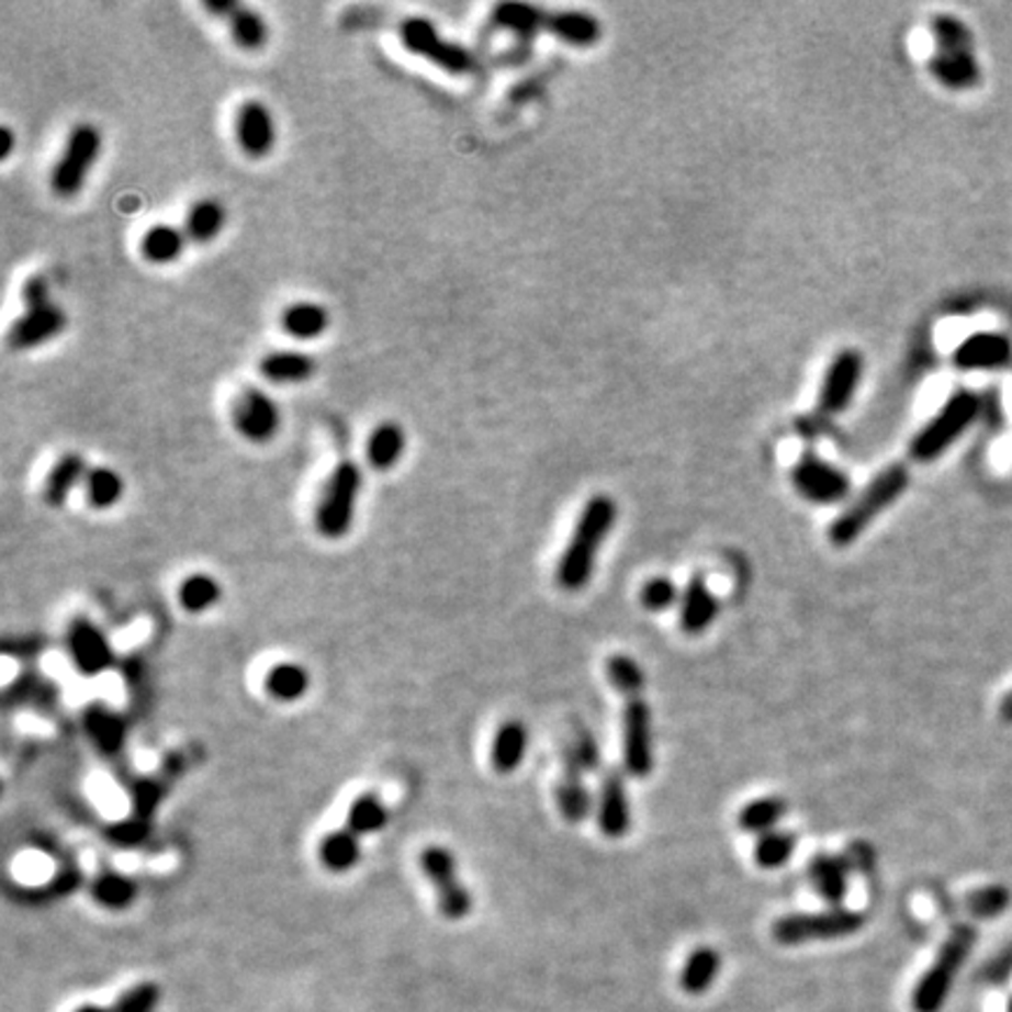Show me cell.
I'll return each instance as SVG.
<instances>
[{
	"label": "cell",
	"mask_w": 1012,
	"mask_h": 1012,
	"mask_svg": "<svg viewBox=\"0 0 1012 1012\" xmlns=\"http://www.w3.org/2000/svg\"><path fill=\"white\" fill-rule=\"evenodd\" d=\"M677 600H683V596H679V588L668 577H654L640 591V603L650 612H666Z\"/></svg>",
	"instance_id": "obj_47"
},
{
	"label": "cell",
	"mask_w": 1012,
	"mask_h": 1012,
	"mask_svg": "<svg viewBox=\"0 0 1012 1012\" xmlns=\"http://www.w3.org/2000/svg\"><path fill=\"white\" fill-rule=\"evenodd\" d=\"M66 324H68L66 312L55 303L24 310L20 317L12 322L8 342L16 352L33 350V347H41L49 340H55L57 336H61Z\"/></svg>",
	"instance_id": "obj_17"
},
{
	"label": "cell",
	"mask_w": 1012,
	"mask_h": 1012,
	"mask_svg": "<svg viewBox=\"0 0 1012 1012\" xmlns=\"http://www.w3.org/2000/svg\"><path fill=\"white\" fill-rule=\"evenodd\" d=\"M258 371L272 385H299V382H307L314 375L317 363L305 352L274 350L260 359Z\"/></svg>",
	"instance_id": "obj_24"
},
{
	"label": "cell",
	"mask_w": 1012,
	"mask_h": 1012,
	"mask_svg": "<svg viewBox=\"0 0 1012 1012\" xmlns=\"http://www.w3.org/2000/svg\"><path fill=\"white\" fill-rule=\"evenodd\" d=\"M982 401L970 390L954 392L910 443V458L919 464H929L945 456L947 448L962 439L966 429L977 420Z\"/></svg>",
	"instance_id": "obj_4"
},
{
	"label": "cell",
	"mask_w": 1012,
	"mask_h": 1012,
	"mask_svg": "<svg viewBox=\"0 0 1012 1012\" xmlns=\"http://www.w3.org/2000/svg\"><path fill=\"white\" fill-rule=\"evenodd\" d=\"M90 891L97 904L106 907V910L120 912L127 910V907L134 904L138 896V884L136 879L122 875L117 869H106L103 867L99 875L92 879Z\"/></svg>",
	"instance_id": "obj_29"
},
{
	"label": "cell",
	"mask_w": 1012,
	"mask_h": 1012,
	"mask_svg": "<svg viewBox=\"0 0 1012 1012\" xmlns=\"http://www.w3.org/2000/svg\"><path fill=\"white\" fill-rule=\"evenodd\" d=\"M233 425L249 443H268L282 425V413L270 394L258 387H247L233 404Z\"/></svg>",
	"instance_id": "obj_15"
},
{
	"label": "cell",
	"mask_w": 1012,
	"mask_h": 1012,
	"mask_svg": "<svg viewBox=\"0 0 1012 1012\" xmlns=\"http://www.w3.org/2000/svg\"><path fill=\"white\" fill-rule=\"evenodd\" d=\"M142 256L153 266H169L173 260H179L185 251V233L173 228V225L167 223H157L150 230L144 233L142 244Z\"/></svg>",
	"instance_id": "obj_32"
},
{
	"label": "cell",
	"mask_w": 1012,
	"mask_h": 1012,
	"mask_svg": "<svg viewBox=\"0 0 1012 1012\" xmlns=\"http://www.w3.org/2000/svg\"><path fill=\"white\" fill-rule=\"evenodd\" d=\"M87 464L80 452H64V456L52 464L49 474L45 479L43 487V499L59 509V506L66 504V499L71 497L78 483H85L87 479Z\"/></svg>",
	"instance_id": "obj_25"
},
{
	"label": "cell",
	"mask_w": 1012,
	"mask_h": 1012,
	"mask_svg": "<svg viewBox=\"0 0 1012 1012\" xmlns=\"http://www.w3.org/2000/svg\"><path fill=\"white\" fill-rule=\"evenodd\" d=\"M420 867L427 881L434 886L439 910L450 921H462L474 910V896L460 881L456 856L443 846H427L420 853Z\"/></svg>",
	"instance_id": "obj_10"
},
{
	"label": "cell",
	"mask_w": 1012,
	"mask_h": 1012,
	"mask_svg": "<svg viewBox=\"0 0 1012 1012\" xmlns=\"http://www.w3.org/2000/svg\"><path fill=\"white\" fill-rule=\"evenodd\" d=\"M153 830V820L130 816L117 823L106 825V840L117 848H138L148 842Z\"/></svg>",
	"instance_id": "obj_46"
},
{
	"label": "cell",
	"mask_w": 1012,
	"mask_h": 1012,
	"mask_svg": "<svg viewBox=\"0 0 1012 1012\" xmlns=\"http://www.w3.org/2000/svg\"><path fill=\"white\" fill-rule=\"evenodd\" d=\"M310 689V673L301 663L282 661L272 666L266 675V691L279 704L301 701Z\"/></svg>",
	"instance_id": "obj_31"
},
{
	"label": "cell",
	"mask_w": 1012,
	"mask_h": 1012,
	"mask_svg": "<svg viewBox=\"0 0 1012 1012\" xmlns=\"http://www.w3.org/2000/svg\"><path fill=\"white\" fill-rule=\"evenodd\" d=\"M204 10H209L212 14H218V16H223L225 22H228V16L237 10V3H230V0H206Z\"/></svg>",
	"instance_id": "obj_52"
},
{
	"label": "cell",
	"mask_w": 1012,
	"mask_h": 1012,
	"mask_svg": "<svg viewBox=\"0 0 1012 1012\" xmlns=\"http://www.w3.org/2000/svg\"><path fill=\"white\" fill-rule=\"evenodd\" d=\"M387 807L375 792L359 795L350 809H347V830H352L357 836H369L382 832L387 828Z\"/></svg>",
	"instance_id": "obj_36"
},
{
	"label": "cell",
	"mask_w": 1012,
	"mask_h": 1012,
	"mask_svg": "<svg viewBox=\"0 0 1012 1012\" xmlns=\"http://www.w3.org/2000/svg\"><path fill=\"white\" fill-rule=\"evenodd\" d=\"M160 1001V987L155 982H142L127 989L122 997L111 1005V1012H153V1008Z\"/></svg>",
	"instance_id": "obj_49"
},
{
	"label": "cell",
	"mask_w": 1012,
	"mask_h": 1012,
	"mask_svg": "<svg viewBox=\"0 0 1012 1012\" xmlns=\"http://www.w3.org/2000/svg\"><path fill=\"white\" fill-rule=\"evenodd\" d=\"M935 55L931 57V74L949 90H970L980 80V64L972 52L968 26L949 14H937L931 22Z\"/></svg>",
	"instance_id": "obj_3"
},
{
	"label": "cell",
	"mask_w": 1012,
	"mask_h": 1012,
	"mask_svg": "<svg viewBox=\"0 0 1012 1012\" xmlns=\"http://www.w3.org/2000/svg\"><path fill=\"white\" fill-rule=\"evenodd\" d=\"M795 491L811 504H840L851 495L846 471L807 450L792 466Z\"/></svg>",
	"instance_id": "obj_11"
},
{
	"label": "cell",
	"mask_w": 1012,
	"mask_h": 1012,
	"mask_svg": "<svg viewBox=\"0 0 1012 1012\" xmlns=\"http://www.w3.org/2000/svg\"><path fill=\"white\" fill-rule=\"evenodd\" d=\"M907 487H910V469L904 464H891L867 483L861 497L853 502L846 511H842L830 526V542L834 547H848L872 526V520L879 518L888 506L898 502Z\"/></svg>",
	"instance_id": "obj_2"
},
{
	"label": "cell",
	"mask_w": 1012,
	"mask_h": 1012,
	"mask_svg": "<svg viewBox=\"0 0 1012 1012\" xmlns=\"http://www.w3.org/2000/svg\"><path fill=\"white\" fill-rule=\"evenodd\" d=\"M233 43L244 52H256L268 43V24L263 16L247 5H237L228 16Z\"/></svg>",
	"instance_id": "obj_40"
},
{
	"label": "cell",
	"mask_w": 1012,
	"mask_h": 1012,
	"mask_svg": "<svg viewBox=\"0 0 1012 1012\" xmlns=\"http://www.w3.org/2000/svg\"><path fill=\"white\" fill-rule=\"evenodd\" d=\"M22 301H24V310H33V307H43L49 303V286H47V279L41 277V274H33L29 277L24 286H22Z\"/></svg>",
	"instance_id": "obj_51"
},
{
	"label": "cell",
	"mask_w": 1012,
	"mask_h": 1012,
	"mask_svg": "<svg viewBox=\"0 0 1012 1012\" xmlns=\"http://www.w3.org/2000/svg\"><path fill=\"white\" fill-rule=\"evenodd\" d=\"M720 954L710 949V947H699V949H694L687 958V964L683 968V975H679V985H683V989L687 993H694V997H699V993L708 991L712 987V982L718 980V972H720Z\"/></svg>",
	"instance_id": "obj_38"
},
{
	"label": "cell",
	"mask_w": 1012,
	"mask_h": 1012,
	"mask_svg": "<svg viewBox=\"0 0 1012 1012\" xmlns=\"http://www.w3.org/2000/svg\"><path fill=\"white\" fill-rule=\"evenodd\" d=\"M493 22L506 31L516 33V36L520 38H532L537 31L547 29V12L532 8V5L504 3L495 8Z\"/></svg>",
	"instance_id": "obj_41"
},
{
	"label": "cell",
	"mask_w": 1012,
	"mask_h": 1012,
	"mask_svg": "<svg viewBox=\"0 0 1012 1012\" xmlns=\"http://www.w3.org/2000/svg\"><path fill=\"white\" fill-rule=\"evenodd\" d=\"M615 520L617 504L612 497L596 495L586 502L567 549L561 555V563L555 567L558 586L565 591H582L588 584L593 570H596L598 553L607 535L612 532Z\"/></svg>",
	"instance_id": "obj_1"
},
{
	"label": "cell",
	"mask_w": 1012,
	"mask_h": 1012,
	"mask_svg": "<svg viewBox=\"0 0 1012 1012\" xmlns=\"http://www.w3.org/2000/svg\"><path fill=\"white\" fill-rule=\"evenodd\" d=\"M82 727H85V734L90 736L92 745L103 757L117 760L122 753H125L127 722L115 710L106 708L103 704L87 706L82 712Z\"/></svg>",
	"instance_id": "obj_20"
},
{
	"label": "cell",
	"mask_w": 1012,
	"mask_h": 1012,
	"mask_svg": "<svg viewBox=\"0 0 1012 1012\" xmlns=\"http://www.w3.org/2000/svg\"><path fill=\"white\" fill-rule=\"evenodd\" d=\"M528 743H530V736H528L526 724L518 720L504 722L497 729L495 741H493V753H491L495 772L514 774L528 755Z\"/></svg>",
	"instance_id": "obj_28"
},
{
	"label": "cell",
	"mask_w": 1012,
	"mask_h": 1012,
	"mask_svg": "<svg viewBox=\"0 0 1012 1012\" xmlns=\"http://www.w3.org/2000/svg\"><path fill=\"white\" fill-rule=\"evenodd\" d=\"M183 769L177 764V762H171L167 760L162 764V769L160 774H153V776H138L134 780H130V801H132V816L136 818H144V820H153L157 809H160L162 805V799L169 790V785L171 780L177 778Z\"/></svg>",
	"instance_id": "obj_22"
},
{
	"label": "cell",
	"mask_w": 1012,
	"mask_h": 1012,
	"mask_svg": "<svg viewBox=\"0 0 1012 1012\" xmlns=\"http://www.w3.org/2000/svg\"><path fill=\"white\" fill-rule=\"evenodd\" d=\"M221 584L206 572H195L179 586V605L190 615H202L221 600Z\"/></svg>",
	"instance_id": "obj_39"
},
{
	"label": "cell",
	"mask_w": 1012,
	"mask_h": 1012,
	"mask_svg": "<svg viewBox=\"0 0 1012 1012\" xmlns=\"http://www.w3.org/2000/svg\"><path fill=\"white\" fill-rule=\"evenodd\" d=\"M361 858V836L352 830H334L328 832L319 844V861L322 865L334 872V875H345L359 865Z\"/></svg>",
	"instance_id": "obj_30"
},
{
	"label": "cell",
	"mask_w": 1012,
	"mask_h": 1012,
	"mask_svg": "<svg viewBox=\"0 0 1012 1012\" xmlns=\"http://www.w3.org/2000/svg\"><path fill=\"white\" fill-rule=\"evenodd\" d=\"M1008 891L1003 886H985L968 896L966 907L972 917H997L1008 907Z\"/></svg>",
	"instance_id": "obj_48"
},
{
	"label": "cell",
	"mask_w": 1012,
	"mask_h": 1012,
	"mask_svg": "<svg viewBox=\"0 0 1012 1012\" xmlns=\"http://www.w3.org/2000/svg\"><path fill=\"white\" fill-rule=\"evenodd\" d=\"M0 138H3V148H0V157H3V160H8L12 148H14V134L10 127H3V132H0Z\"/></svg>",
	"instance_id": "obj_54"
},
{
	"label": "cell",
	"mask_w": 1012,
	"mask_h": 1012,
	"mask_svg": "<svg viewBox=\"0 0 1012 1012\" xmlns=\"http://www.w3.org/2000/svg\"><path fill=\"white\" fill-rule=\"evenodd\" d=\"M598 828L609 840H619L631 830V801H628L621 769H607L598 795Z\"/></svg>",
	"instance_id": "obj_18"
},
{
	"label": "cell",
	"mask_w": 1012,
	"mask_h": 1012,
	"mask_svg": "<svg viewBox=\"0 0 1012 1012\" xmlns=\"http://www.w3.org/2000/svg\"><path fill=\"white\" fill-rule=\"evenodd\" d=\"M235 138L239 150L260 160L268 157L277 144V125L270 109L263 101L249 99L244 101L235 115Z\"/></svg>",
	"instance_id": "obj_16"
},
{
	"label": "cell",
	"mask_w": 1012,
	"mask_h": 1012,
	"mask_svg": "<svg viewBox=\"0 0 1012 1012\" xmlns=\"http://www.w3.org/2000/svg\"><path fill=\"white\" fill-rule=\"evenodd\" d=\"M563 764H565L567 774H582V776L586 772H596L600 766L598 743L586 727L574 729L570 743L563 747Z\"/></svg>",
	"instance_id": "obj_43"
},
{
	"label": "cell",
	"mask_w": 1012,
	"mask_h": 1012,
	"mask_svg": "<svg viewBox=\"0 0 1012 1012\" xmlns=\"http://www.w3.org/2000/svg\"><path fill=\"white\" fill-rule=\"evenodd\" d=\"M398 36L411 55L423 57L446 74L464 76L474 68V55L464 45L446 41L427 16H406L398 26Z\"/></svg>",
	"instance_id": "obj_9"
},
{
	"label": "cell",
	"mask_w": 1012,
	"mask_h": 1012,
	"mask_svg": "<svg viewBox=\"0 0 1012 1012\" xmlns=\"http://www.w3.org/2000/svg\"><path fill=\"white\" fill-rule=\"evenodd\" d=\"M125 495V481L111 466H94L87 471L85 479V499L97 511L113 509Z\"/></svg>",
	"instance_id": "obj_35"
},
{
	"label": "cell",
	"mask_w": 1012,
	"mask_h": 1012,
	"mask_svg": "<svg viewBox=\"0 0 1012 1012\" xmlns=\"http://www.w3.org/2000/svg\"><path fill=\"white\" fill-rule=\"evenodd\" d=\"M101 144V132L94 125H90V122H80V125L68 132L59 160L49 173L52 193L61 200L76 198L82 190L87 177H90V169L99 160Z\"/></svg>",
	"instance_id": "obj_8"
},
{
	"label": "cell",
	"mask_w": 1012,
	"mask_h": 1012,
	"mask_svg": "<svg viewBox=\"0 0 1012 1012\" xmlns=\"http://www.w3.org/2000/svg\"><path fill=\"white\" fill-rule=\"evenodd\" d=\"M975 945V931L970 926H956L935 956L933 966L923 972L912 993L914 1012H937L947 1001L956 972L962 970L966 956Z\"/></svg>",
	"instance_id": "obj_6"
},
{
	"label": "cell",
	"mask_w": 1012,
	"mask_h": 1012,
	"mask_svg": "<svg viewBox=\"0 0 1012 1012\" xmlns=\"http://www.w3.org/2000/svg\"><path fill=\"white\" fill-rule=\"evenodd\" d=\"M406 452V431L398 423L385 420L373 427L366 441V460L375 471L394 469Z\"/></svg>",
	"instance_id": "obj_26"
},
{
	"label": "cell",
	"mask_w": 1012,
	"mask_h": 1012,
	"mask_svg": "<svg viewBox=\"0 0 1012 1012\" xmlns=\"http://www.w3.org/2000/svg\"><path fill=\"white\" fill-rule=\"evenodd\" d=\"M225 221H228L225 206L214 198H202L188 209L183 233L198 244H209L223 233Z\"/></svg>",
	"instance_id": "obj_33"
},
{
	"label": "cell",
	"mask_w": 1012,
	"mask_h": 1012,
	"mask_svg": "<svg viewBox=\"0 0 1012 1012\" xmlns=\"http://www.w3.org/2000/svg\"><path fill=\"white\" fill-rule=\"evenodd\" d=\"M76 1012H111V1010H103V1008H92V1005H85V1008H80V1010H76Z\"/></svg>",
	"instance_id": "obj_55"
},
{
	"label": "cell",
	"mask_w": 1012,
	"mask_h": 1012,
	"mask_svg": "<svg viewBox=\"0 0 1012 1012\" xmlns=\"http://www.w3.org/2000/svg\"><path fill=\"white\" fill-rule=\"evenodd\" d=\"M607 677L619 694L628 696V699H640L644 689V671L636 659L628 654H615L607 661Z\"/></svg>",
	"instance_id": "obj_45"
},
{
	"label": "cell",
	"mask_w": 1012,
	"mask_h": 1012,
	"mask_svg": "<svg viewBox=\"0 0 1012 1012\" xmlns=\"http://www.w3.org/2000/svg\"><path fill=\"white\" fill-rule=\"evenodd\" d=\"M555 805L567 823H582L591 816L593 797L582 774H567L555 785Z\"/></svg>",
	"instance_id": "obj_37"
},
{
	"label": "cell",
	"mask_w": 1012,
	"mask_h": 1012,
	"mask_svg": "<svg viewBox=\"0 0 1012 1012\" xmlns=\"http://www.w3.org/2000/svg\"><path fill=\"white\" fill-rule=\"evenodd\" d=\"M623 772L636 778L650 776L654 769L652 712L642 699H628L623 706Z\"/></svg>",
	"instance_id": "obj_12"
},
{
	"label": "cell",
	"mask_w": 1012,
	"mask_h": 1012,
	"mask_svg": "<svg viewBox=\"0 0 1012 1012\" xmlns=\"http://www.w3.org/2000/svg\"><path fill=\"white\" fill-rule=\"evenodd\" d=\"M361 485L363 471L352 460H342L330 471L314 509V528L324 539H342L352 530Z\"/></svg>",
	"instance_id": "obj_5"
},
{
	"label": "cell",
	"mask_w": 1012,
	"mask_h": 1012,
	"mask_svg": "<svg viewBox=\"0 0 1012 1012\" xmlns=\"http://www.w3.org/2000/svg\"><path fill=\"white\" fill-rule=\"evenodd\" d=\"M80 886H82V872L76 865H66L61 872H57V875L52 877L47 891L49 896L64 898V896H71L74 891H78Z\"/></svg>",
	"instance_id": "obj_50"
},
{
	"label": "cell",
	"mask_w": 1012,
	"mask_h": 1012,
	"mask_svg": "<svg viewBox=\"0 0 1012 1012\" xmlns=\"http://www.w3.org/2000/svg\"><path fill=\"white\" fill-rule=\"evenodd\" d=\"M330 317L319 303H293L282 312L284 334L295 340H314L326 334Z\"/></svg>",
	"instance_id": "obj_34"
},
{
	"label": "cell",
	"mask_w": 1012,
	"mask_h": 1012,
	"mask_svg": "<svg viewBox=\"0 0 1012 1012\" xmlns=\"http://www.w3.org/2000/svg\"><path fill=\"white\" fill-rule=\"evenodd\" d=\"M797 848V836L792 832L774 830L760 836L755 846V861L762 869H778L792 858Z\"/></svg>",
	"instance_id": "obj_44"
},
{
	"label": "cell",
	"mask_w": 1012,
	"mask_h": 1012,
	"mask_svg": "<svg viewBox=\"0 0 1012 1012\" xmlns=\"http://www.w3.org/2000/svg\"><path fill=\"white\" fill-rule=\"evenodd\" d=\"M865 371V359L856 350H844L832 359L828 366L823 385H820L818 394V413L825 417H834L844 413L853 396L858 392V385L863 380Z\"/></svg>",
	"instance_id": "obj_14"
},
{
	"label": "cell",
	"mask_w": 1012,
	"mask_h": 1012,
	"mask_svg": "<svg viewBox=\"0 0 1012 1012\" xmlns=\"http://www.w3.org/2000/svg\"><path fill=\"white\" fill-rule=\"evenodd\" d=\"M66 648L74 668L82 677H99L115 666V652L109 638L90 619L78 617L68 623Z\"/></svg>",
	"instance_id": "obj_13"
},
{
	"label": "cell",
	"mask_w": 1012,
	"mask_h": 1012,
	"mask_svg": "<svg viewBox=\"0 0 1012 1012\" xmlns=\"http://www.w3.org/2000/svg\"><path fill=\"white\" fill-rule=\"evenodd\" d=\"M865 926V914L844 910V907H830L825 912H807V914H788L780 917L772 935L778 945L795 947L807 942H830L842 940L858 933Z\"/></svg>",
	"instance_id": "obj_7"
},
{
	"label": "cell",
	"mask_w": 1012,
	"mask_h": 1012,
	"mask_svg": "<svg viewBox=\"0 0 1012 1012\" xmlns=\"http://www.w3.org/2000/svg\"><path fill=\"white\" fill-rule=\"evenodd\" d=\"M547 29L553 33L558 41H563L572 47H591L600 41V24L593 14L588 12H547Z\"/></svg>",
	"instance_id": "obj_27"
},
{
	"label": "cell",
	"mask_w": 1012,
	"mask_h": 1012,
	"mask_svg": "<svg viewBox=\"0 0 1012 1012\" xmlns=\"http://www.w3.org/2000/svg\"><path fill=\"white\" fill-rule=\"evenodd\" d=\"M785 811H788V805H785L780 797H760L743 807V811L739 813V825L743 832L753 834L774 832Z\"/></svg>",
	"instance_id": "obj_42"
},
{
	"label": "cell",
	"mask_w": 1012,
	"mask_h": 1012,
	"mask_svg": "<svg viewBox=\"0 0 1012 1012\" xmlns=\"http://www.w3.org/2000/svg\"><path fill=\"white\" fill-rule=\"evenodd\" d=\"M1010 357L1012 342L1005 336L982 330V334H972L958 342L952 361L962 371H987L999 369V366L1010 361Z\"/></svg>",
	"instance_id": "obj_19"
},
{
	"label": "cell",
	"mask_w": 1012,
	"mask_h": 1012,
	"mask_svg": "<svg viewBox=\"0 0 1012 1012\" xmlns=\"http://www.w3.org/2000/svg\"><path fill=\"white\" fill-rule=\"evenodd\" d=\"M848 872H851V865L844 856L818 853L809 865V879L816 886L820 898L828 900L832 907H836L848 893Z\"/></svg>",
	"instance_id": "obj_23"
},
{
	"label": "cell",
	"mask_w": 1012,
	"mask_h": 1012,
	"mask_svg": "<svg viewBox=\"0 0 1012 1012\" xmlns=\"http://www.w3.org/2000/svg\"><path fill=\"white\" fill-rule=\"evenodd\" d=\"M999 715H1001V720H1003L1005 724H1012V689L1001 699V704H999Z\"/></svg>",
	"instance_id": "obj_53"
},
{
	"label": "cell",
	"mask_w": 1012,
	"mask_h": 1012,
	"mask_svg": "<svg viewBox=\"0 0 1012 1012\" xmlns=\"http://www.w3.org/2000/svg\"><path fill=\"white\" fill-rule=\"evenodd\" d=\"M679 603H683V605H679V626H683V631L689 633V636L704 633L706 628L715 619H718L720 600L708 588V584H706V580L701 577V574H696V577L689 580V584H687V588L683 593V600H679Z\"/></svg>",
	"instance_id": "obj_21"
}]
</instances>
